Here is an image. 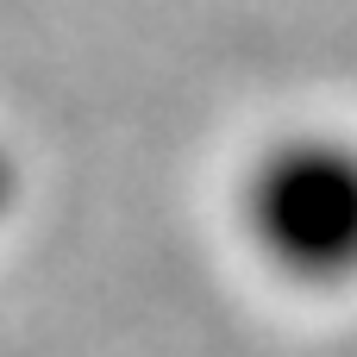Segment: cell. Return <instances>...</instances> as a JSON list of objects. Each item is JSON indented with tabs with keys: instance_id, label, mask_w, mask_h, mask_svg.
Returning a JSON list of instances; mask_svg holds the SVG:
<instances>
[{
	"instance_id": "cell-1",
	"label": "cell",
	"mask_w": 357,
	"mask_h": 357,
	"mask_svg": "<svg viewBox=\"0 0 357 357\" xmlns=\"http://www.w3.org/2000/svg\"><path fill=\"white\" fill-rule=\"evenodd\" d=\"M238 220L257 257L295 282L333 289L357 276V138H276L238 188Z\"/></svg>"
},
{
	"instance_id": "cell-2",
	"label": "cell",
	"mask_w": 357,
	"mask_h": 357,
	"mask_svg": "<svg viewBox=\"0 0 357 357\" xmlns=\"http://www.w3.org/2000/svg\"><path fill=\"white\" fill-rule=\"evenodd\" d=\"M13 195H19V169H13V157H6V144H0V213L13 207Z\"/></svg>"
}]
</instances>
